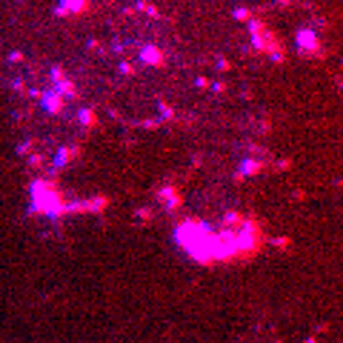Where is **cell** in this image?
Listing matches in <instances>:
<instances>
[{"mask_svg": "<svg viewBox=\"0 0 343 343\" xmlns=\"http://www.w3.org/2000/svg\"><path fill=\"white\" fill-rule=\"evenodd\" d=\"M137 9H143V12H146V15L158 17V9H155V6H149V3H137Z\"/></svg>", "mask_w": 343, "mask_h": 343, "instance_id": "obj_8", "label": "cell"}, {"mask_svg": "<svg viewBox=\"0 0 343 343\" xmlns=\"http://www.w3.org/2000/svg\"><path fill=\"white\" fill-rule=\"evenodd\" d=\"M235 20H243V23H249V20H252L249 9H246V6H237V9H235Z\"/></svg>", "mask_w": 343, "mask_h": 343, "instance_id": "obj_6", "label": "cell"}, {"mask_svg": "<svg viewBox=\"0 0 343 343\" xmlns=\"http://www.w3.org/2000/svg\"><path fill=\"white\" fill-rule=\"evenodd\" d=\"M72 3H75V9H86V0H72ZM57 12H60V15H66V12H69V6H60Z\"/></svg>", "mask_w": 343, "mask_h": 343, "instance_id": "obj_7", "label": "cell"}, {"mask_svg": "<svg viewBox=\"0 0 343 343\" xmlns=\"http://www.w3.org/2000/svg\"><path fill=\"white\" fill-rule=\"evenodd\" d=\"M52 78H54V86H57V95L60 98H78V89H75V83L69 80L63 75V69H52Z\"/></svg>", "mask_w": 343, "mask_h": 343, "instance_id": "obj_2", "label": "cell"}, {"mask_svg": "<svg viewBox=\"0 0 343 343\" xmlns=\"http://www.w3.org/2000/svg\"><path fill=\"white\" fill-rule=\"evenodd\" d=\"M297 49H300V54H320L317 32H312V29H300V32H297Z\"/></svg>", "mask_w": 343, "mask_h": 343, "instance_id": "obj_1", "label": "cell"}, {"mask_svg": "<svg viewBox=\"0 0 343 343\" xmlns=\"http://www.w3.org/2000/svg\"><path fill=\"white\" fill-rule=\"evenodd\" d=\"M78 120L89 129V126H95V112H92V109H80V112H78Z\"/></svg>", "mask_w": 343, "mask_h": 343, "instance_id": "obj_5", "label": "cell"}, {"mask_svg": "<svg viewBox=\"0 0 343 343\" xmlns=\"http://www.w3.org/2000/svg\"><path fill=\"white\" fill-rule=\"evenodd\" d=\"M43 106H46V112L60 114L63 112V106H66V98H60L57 92H46V95H43Z\"/></svg>", "mask_w": 343, "mask_h": 343, "instance_id": "obj_4", "label": "cell"}, {"mask_svg": "<svg viewBox=\"0 0 343 343\" xmlns=\"http://www.w3.org/2000/svg\"><path fill=\"white\" fill-rule=\"evenodd\" d=\"M278 3H280V6H286V3H292V0H278Z\"/></svg>", "mask_w": 343, "mask_h": 343, "instance_id": "obj_9", "label": "cell"}, {"mask_svg": "<svg viewBox=\"0 0 343 343\" xmlns=\"http://www.w3.org/2000/svg\"><path fill=\"white\" fill-rule=\"evenodd\" d=\"M140 60H143L146 66H163L166 54L158 49V46H143V49H140Z\"/></svg>", "mask_w": 343, "mask_h": 343, "instance_id": "obj_3", "label": "cell"}]
</instances>
